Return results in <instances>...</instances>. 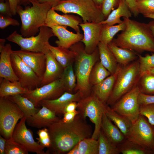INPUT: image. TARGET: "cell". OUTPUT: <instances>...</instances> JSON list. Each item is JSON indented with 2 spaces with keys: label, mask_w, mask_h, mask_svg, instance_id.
<instances>
[{
  "label": "cell",
  "mask_w": 154,
  "mask_h": 154,
  "mask_svg": "<svg viewBox=\"0 0 154 154\" xmlns=\"http://www.w3.org/2000/svg\"><path fill=\"white\" fill-rule=\"evenodd\" d=\"M47 128L51 141L48 154H67L81 141L91 137L93 132L79 114L71 122L65 123L60 119Z\"/></svg>",
  "instance_id": "obj_1"
},
{
  "label": "cell",
  "mask_w": 154,
  "mask_h": 154,
  "mask_svg": "<svg viewBox=\"0 0 154 154\" xmlns=\"http://www.w3.org/2000/svg\"><path fill=\"white\" fill-rule=\"evenodd\" d=\"M123 18L125 28L112 41L119 47L138 52H154V37L148 24Z\"/></svg>",
  "instance_id": "obj_2"
},
{
  "label": "cell",
  "mask_w": 154,
  "mask_h": 154,
  "mask_svg": "<svg viewBox=\"0 0 154 154\" xmlns=\"http://www.w3.org/2000/svg\"><path fill=\"white\" fill-rule=\"evenodd\" d=\"M69 49L74 55V69L76 84L74 91L78 92L82 98H83L92 93L89 76L93 66L100 59L98 48L97 47L92 53L88 54L85 50L84 44L80 41L73 45Z\"/></svg>",
  "instance_id": "obj_3"
},
{
  "label": "cell",
  "mask_w": 154,
  "mask_h": 154,
  "mask_svg": "<svg viewBox=\"0 0 154 154\" xmlns=\"http://www.w3.org/2000/svg\"><path fill=\"white\" fill-rule=\"evenodd\" d=\"M32 6H27L24 9L19 5L17 13L19 16L21 22L20 31L25 37L34 36L44 26L48 11L52 8V4L34 1Z\"/></svg>",
  "instance_id": "obj_4"
},
{
  "label": "cell",
  "mask_w": 154,
  "mask_h": 154,
  "mask_svg": "<svg viewBox=\"0 0 154 154\" xmlns=\"http://www.w3.org/2000/svg\"><path fill=\"white\" fill-rule=\"evenodd\" d=\"M141 77L138 60L126 65H120L110 96L106 103L113 105L136 86Z\"/></svg>",
  "instance_id": "obj_5"
},
{
  "label": "cell",
  "mask_w": 154,
  "mask_h": 154,
  "mask_svg": "<svg viewBox=\"0 0 154 154\" xmlns=\"http://www.w3.org/2000/svg\"><path fill=\"white\" fill-rule=\"evenodd\" d=\"M52 8L64 14H77L82 18L83 23H100L105 20L101 8L92 0H63Z\"/></svg>",
  "instance_id": "obj_6"
},
{
  "label": "cell",
  "mask_w": 154,
  "mask_h": 154,
  "mask_svg": "<svg viewBox=\"0 0 154 154\" xmlns=\"http://www.w3.org/2000/svg\"><path fill=\"white\" fill-rule=\"evenodd\" d=\"M39 32L36 36L25 37L15 31L6 39L18 45L21 50L46 54L49 50V39L54 35L51 29L45 26L41 27Z\"/></svg>",
  "instance_id": "obj_7"
},
{
  "label": "cell",
  "mask_w": 154,
  "mask_h": 154,
  "mask_svg": "<svg viewBox=\"0 0 154 154\" xmlns=\"http://www.w3.org/2000/svg\"><path fill=\"white\" fill-rule=\"evenodd\" d=\"M77 109L79 114L86 119L88 117L94 125V129L91 137L97 140L101 129L103 114L106 104L100 100L92 92L89 96L81 98L77 102Z\"/></svg>",
  "instance_id": "obj_8"
},
{
  "label": "cell",
  "mask_w": 154,
  "mask_h": 154,
  "mask_svg": "<svg viewBox=\"0 0 154 154\" xmlns=\"http://www.w3.org/2000/svg\"><path fill=\"white\" fill-rule=\"evenodd\" d=\"M24 117L17 105L7 97L0 98V133L7 140L12 138L18 121Z\"/></svg>",
  "instance_id": "obj_9"
},
{
  "label": "cell",
  "mask_w": 154,
  "mask_h": 154,
  "mask_svg": "<svg viewBox=\"0 0 154 154\" xmlns=\"http://www.w3.org/2000/svg\"><path fill=\"white\" fill-rule=\"evenodd\" d=\"M126 139L154 153V126L143 116L132 123Z\"/></svg>",
  "instance_id": "obj_10"
},
{
  "label": "cell",
  "mask_w": 154,
  "mask_h": 154,
  "mask_svg": "<svg viewBox=\"0 0 154 154\" xmlns=\"http://www.w3.org/2000/svg\"><path fill=\"white\" fill-rule=\"evenodd\" d=\"M140 92L139 86H136L123 96L111 108L118 113L127 117L132 123L134 122L140 115V106L137 98Z\"/></svg>",
  "instance_id": "obj_11"
},
{
  "label": "cell",
  "mask_w": 154,
  "mask_h": 154,
  "mask_svg": "<svg viewBox=\"0 0 154 154\" xmlns=\"http://www.w3.org/2000/svg\"><path fill=\"white\" fill-rule=\"evenodd\" d=\"M11 58L13 71L22 87L32 90L40 86L42 79L19 56L12 52Z\"/></svg>",
  "instance_id": "obj_12"
},
{
  "label": "cell",
  "mask_w": 154,
  "mask_h": 154,
  "mask_svg": "<svg viewBox=\"0 0 154 154\" xmlns=\"http://www.w3.org/2000/svg\"><path fill=\"white\" fill-rule=\"evenodd\" d=\"M65 91L64 85L60 78L34 90H28L26 93L22 95L29 99L37 107L39 105L41 100L56 99Z\"/></svg>",
  "instance_id": "obj_13"
},
{
  "label": "cell",
  "mask_w": 154,
  "mask_h": 154,
  "mask_svg": "<svg viewBox=\"0 0 154 154\" xmlns=\"http://www.w3.org/2000/svg\"><path fill=\"white\" fill-rule=\"evenodd\" d=\"M26 118L24 117L17 124L12 138L23 146L29 152L37 154H47L44 150L45 147L35 141L32 132L26 126Z\"/></svg>",
  "instance_id": "obj_14"
},
{
  "label": "cell",
  "mask_w": 154,
  "mask_h": 154,
  "mask_svg": "<svg viewBox=\"0 0 154 154\" xmlns=\"http://www.w3.org/2000/svg\"><path fill=\"white\" fill-rule=\"evenodd\" d=\"M84 32L81 40L84 46L85 50L88 54L92 53L100 42L103 25L99 23H82L79 25Z\"/></svg>",
  "instance_id": "obj_15"
},
{
  "label": "cell",
  "mask_w": 154,
  "mask_h": 154,
  "mask_svg": "<svg viewBox=\"0 0 154 154\" xmlns=\"http://www.w3.org/2000/svg\"><path fill=\"white\" fill-rule=\"evenodd\" d=\"M12 52L19 56L23 61L31 68L42 80L44 73L46 63V54L20 50H12Z\"/></svg>",
  "instance_id": "obj_16"
},
{
  "label": "cell",
  "mask_w": 154,
  "mask_h": 154,
  "mask_svg": "<svg viewBox=\"0 0 154 154\" xmlns=\"http://www.w3.org/2000/svg\"><path fill=\"white\" fill-rule=\"evenodd\" d=\"M83 23L82 18L78 16L65 14L60 15L51 9L48 11L44 26L50 27L55 25L70 27L76 33H80L79 25Z\"/></svg>",
  "instance_id": "obj_17"
},
{
  "label": "cell",
  "mask_w": 154,
  "mask_h": 154,
  "mask_svg": "<svg viewBox=\"0 0 154 154\" xmlns=\"http://www.w3.org/2000/svg\"><path fill=\"white\" fill-rule=\"evenodd\" d=\"M81 98V95L78 92L73 93L65 91L56 99L41 100L39 105L48 108L54 112L56 115H63L65 108L69 103L74 101L78 102Z\"/></svg>",
  "instance_id": "obj_18"
},
{
  "label": "cell",
  "mask_w": 154,
  "mask_h": 154,
  "mask_svg": "<svg viewBox=\"0 0 154 154\" xmlns=\"http://www.w3.org/2000/svg\"><path fill=\"white\" fill-rule=\"evenodd\" d=\"M67 26L55 25L50 28L54 35L56 36L58 40L55 41L57 46L67 48H70L75 43L81 41L84 35L80 33H73L67 29Z\"/></svg>",
  "instance_id": "obj_19"
},
{
  "label": "cell",
  "mask_w": 154,
  "mask_h": 154,
  "mask_svg": "<svg viewBox=\"0 0 154 154\" xmlns=\"http://www.w3.org/2000/svg\"><path fill=\"white\" fill-rule=\"evenodd\" d=\"M42 106L34 115L26 118V122L29 126L38 129L47 128L60 119L54 112Z\"/></svg>",
  "instance_id": "obj_20"
},
{
  "label": "cell",
  "mask_w": 154,
  "mask_h": 154,
  "mask_svg": "<svg viewBox=\"0 0 154 154\" xmlns=\"http://www.w3.org/2000/svg\"><path fill=\"white\" fill-rule=\"evenodd\" d=\"M45 54L46 57V68L40 86L60 78L64 69L56 60L50 50Z\"/></svg>",
  "instance_id": "obj_21"
},
{
  "label": "cell",
  "mask_w": 154,
  "mask_h": 154,
  "mask_svg": "<svg viewBox=\"0 0 154 154\" xmlns=\"http://www.w3.org/2000/svg\"><path fill=\"white\" fill-rule=\"evenodd\" d=\"M12 50L11 44L7 43L0 52V77L13 82L19 80L13 71L11 62V56Z\"/></svg>",
  "instance_id": "obj_22"
},
{
  "label": "cell",
  "mask_w": 154,
  "mask_h": 154,
  "mask_svg": "<svg viewBox=\"0 0 154 154\" xmlns=\"http://www.w3.org/2000/svg\"><path fill=\"white\" fill-rule=\"evenodd\" d=\"M116 73L111 74L100 83L92 86V92L100 100L106 104L112 92L120 67Z\"/></svg>",
  "instance_id": "obj_23"
},
{
  "label": "cell",
  "mask_w": 154,
  "mask_h": 154,
  "mask_svg": "<svg viewBox=\"0 0 154 154\" xmlns=\"http://www.w3.org/2000/svg\"><path fill=\"white\" fill-rule=\"evenodd\" d=\"M101 129L108 139L118 147L127 139L121 130L112 123L105 113L102 118Z\"/></svg>",
  "instance_id": "obj_24"
},
{
  "label": "cell",
  "mask_w": 154,
  "mask_h": 154,
  "mask_svg": "<svg viewBox=\"0 0 154 154\" xmlns=\"http://www.w3.org/2000/svg\"><path fill=\"white\" fill-rule=\"evenodd\" d=\"M132 14L126 1L121 0L118 7L113 10L106 19L99 23L109 26L119 24L123 21L121 17L130 18Z\"/></svg>",
  "instance_id": "obj_25"
},
{
  "label": "cell",
  "mask_w": 154,
  "mask_h": 154,
  "mask_svg": "<svg viewBox=\"0 0 154 154\" xmlns=\"http://www.w3.org/2000/svg\"><path fill=\"white\" fill-rule=\"evenodd\" d=\"M98 48L101 62L111 74H114L117 71L119 65L108 45L100 42Z\"/></svg>",
  "instance_id": "obj_26"
},
{
  "label": "cell",
  "mask_w": 154,
  "mask_h": 154,
  "mask_svg": "<svg viewBox=\"0 0 154 154\" xmlns=\"http://www.w3.org/2000/svg\"><path fill=\"white\" fill-rule=\"evenodd\" d=\"M107 45L117 63L121 66L129 64L138 57L137 54L134 51L119 47L112 41Z\"/></svg>",
  "instance_id": "obj_27"
},
{
  "label": "cell",
  "mask_w": 154,
  "mask_h": 154,
  "mask_svg": "<svg viewBox=\"0 0 154 154\" xmlns=\"http://www.w3.org/2000/svg\"><path fill=\"white\" fill-rule=\"evenodd\" d=\"M106 115L119 129L126 138L132 125V122L126 117L118 113L106 104L105 112Z\"/></svg>",
  "instance_id": "obj_28"
},
{
  "label": "cell",
  "mask_w": 154,
  "mask_h": 154,
  "mask_svg": "<svg viewBox=\"0 0 154 154\" xmlns=\"http://www.w3.org/2000/svg\"><path fill=\"white\" fill-rule=\"evenodd\" d=\"M48 47L56 60L64 69L74 63V54L70 49L58 46H53L50 44Z\"/></svg>",
  "instance_id": "obj_29"
},
{
  "label": "cell",
  "mask_w": 154,
  "mask_h": 154,
  "mask_svg": "<svg viewBox=\"0 0 154 154\" xmlns=\"http://www.w3.org/2000/svg\"><path fill=\"white\" fill-rule=\"evenodd\" d=\"M7 97L17 105L23 112L24 117L26 118L33 115L39 110L31 101L21 94L10 96Z\"/></svg>",
  "instance_id": "obj_30"
},
{
  "label": "cell",
  "mask_w": 154,
  "mask_h": 154,
  "mask_svg": "<svg viewBox=\"0 0 154 154\" xmlns=\"http://www.w3.org/2000/svg\"><path fill=\"white\" fill-rule=\"evenodd\" d=\"M0 80V97L25 94L28 90L23 88L19 81L12 82L3 78Z\"/></svg>",
  "instance_id": "obj_31"
},
{
  "label": "cell",
  "mask_w": 154,
  "mask_h": 154,
  "mask_svg": "<svg viewBox=\"0 0 154 154\" xmlns=\"http://www.w3.org/2000/svg\"><path fill=\"white\" fill-rule=\"evenodd\" d=\"M111 74L98 61L94 64L91 71L89 81L92 86L102 81Z\"/></svg>",
  "instance_id": "obj_32"
},
{
  "label": "cell",
  "mask_w": 154,
  "mask_h": 154,
  "mask_svg": "<svg viewBox=\"0 0 154 154\" xmlns=\"http://www.w3.org/2000/svg\"><path fill=\"white\" fill-rule=\"evenodd\" d=\"M125 27L126 24L124 20L121 23L116 25H103L100 42L108 44L112 40L114 37L117 33L124 31Z\"/></svg>",
  "instance_id": "obj_33"
},
{
  "label": "cell",
  "mask_w": 154,
  "mask_h": 154,
  "mask_svg": "<svg viewBox=\"0 0 154 154\" xmlns=\"http://www.w3.org/2000/svg\"><path fill=\"white\" fill-rule=\"evenodd\" d=\"M65 88L66 92L73 93L76 86V79L73 64L65 68L60 78Z\"/></svg>",
  "instance_id": "obj_34"
},
{
  "label": "cell",
  "mask_w": 154,
  "mask_h": 154,
  "mask_svg": "<svg viewBox=\"0 0 154 154\" xmlns=\"http://www.w3.org/2000/svg\"><path fill=\"white\" fill-rule=\"evenodd\" d=\"M98 140V154H117L119 153L118 147L108 139L101 129Z\"/></svg>",
  "instance_id": "obj_35"
},
{
  "label": "cell",
  "mask_w": 154,
  "mask_h": 154,
  "mask_svg": "<svg viewBox=\"0 0 154 154\" xmlns=\"http://www.w3.org/2000/svg\"><path fill=\"white\" fill-rule=\"evenodd\" d=\"M79 154H98V142L92 137L85 138L78 144Z\"/></svg>",
  "instance_id": "obj_36"
},
{
  "label": "cell",
  "mask_w": 154,
  "mask_h": 154,
  "mask_svg": "<svg viewBox=\"0 0 154 154\" xmlns=\"http://www.w3.org/2000/svg\"><path fill=\"white\" fill-rule=\"evenodd\" d=\"M119 152L123 154H151L154 153L126 140L118 147Z\"/></svg>",
  "instance_id": "obj_37"
},
{
  "label": "cell",
  "mask_w": 154,
  "mask_h": 154,
  "mask_svg": "<svg viewBox=\"0 0 154 154\" xmlns=\"http://www.w3.org/2000/svg\"><path fill=\"white\" fill-rule=\"evenodd\" d=\"M141 92L149 95H154V75L144 74L140 78Z\"/></svg>",
  "instance_id": "obj_38"
},
{
  "label": "cell",
  "mask_w": 154,
  "mask_h": 154,
  "mask_svg": "<svg viewBox=\"0 0 154 154\" xmlns=\"http://www.w3.org/2000/svg\"><path fill=\"white\" fill-rule=\"evenodd\" d=\"M29 152L25 147L12 138L7 140L5 149V154H28Z\"/></svg>",
  "instance_id": "obj_39"
},
{
  "label": "cell",
  "mask_w": 154,
  "mask_h": 154,
  "mask_svg": "<svg viewBox=\"0 0 154 154\" xmlns=\"http://www.w3.org/2000/svg\"><path fill=\"white\" fill-rule=\"evenodd\" d=\"M136 5L139 14H154V0H136Z\"/></svg>",
  "instance_id": "obj_40"
},
{
  "label": "cell",
  "mask_w": 154,
  "mask_h": 154,
  "mask_svg": "<svg viewBox=\"0 0 154 154\" xmlns=\"http://www.w3.org/2000/svg\"><path fill=\"white\" fill-rule=\"evenodd\" d=\"M139 63L141 77L147 69L154 67V53L151 55L147 54L143 56L137 54Z\"/></svg>",
  "instance_id": "obj_41"
},
{
  "label": "cell",
  "mask_w": 154,
  "mask_h": 154,
  "mask_svg": "<svg viewBox=\"0 0 154 154\" xmlns=\"http://www.w3.org/2000/svg\"><path fill=\"white\" fill-rule=\"evenodd\" d=\"M121 0H104L101 9L105 19L111 12L119 6Z\"/></svg>",
  "instance_id": "obj_42"
},
{
  "label": "cell",
  "mask_w": 154,
  "mask_h": 154,
  "mask_svg": "<svg viewBox=\"0 0 154 154\" xmlns=\"http://www.w3.org/2000/svg\"><path fill=\"white\" fill-rule=\"evenodd\" d=\"M140 113L146 117L149 123L154 126V104L140 106Z\"/></svg>",
  "instance_id": "obj_43"
},
{
  "label": "cell",
  "mask_w": 154,
  "mask_h": 154,
  "mask_svg": "<svg viewBox=\"0 0 154 154\" xmlns=\"http://www.w3.org/2000/svg\"><path fill=\"white\" fill-rule=\"evenodd\" d=\"M20 25L19 21L11 17L0 14V28L3 29L9 25L18 26Z\"/></svg>",
  "instance_id": "obj_44"
},
{
  "label": "cell",
  "mask_w": 154,
  "mask_h": 154,
  "mask_svg": "<svg viewBox=\"0 0 154 154\" xmlns=\"http://www.w3.org/2000/svg\"><path fill=\"white\" fill-rule=\"evenodd\" d=\"M138 102L140 106L154 104V95H149L140 92L138 97Z\"/></svg>",
  "instance_id": "obj_45"
},
{
  "label": "cell",
  "mask_w": 154,
  "mask_h": 154,
  "mask_svg": "<svg viewBox=\"0 0 154 154\" xmlns=\"http://www.w3.org/2000/svg\"><path fill=\"white\" fill-rule=\"evenodd\" d=\"M0 13L1 14L11 17L12 14L8 0H0Z\"/></svg>",
  "instance_id": "obj_46"
},
{
  "label": "cell",
  "mask_w": 154,
  "mask_h": 154,
  "mask_svg": "<svg viewBox=\"0 0 154 154\" xmlns=\"http://www.w3.org/2000/svg\"><path fill=\"white\" fill-rule=\"evenodd\" d=\"M79 114L78 110L70 112H65L63 114V117L62 119V121L65 123H68L72 121L76 116Z\"/></svg>",
  "instance_id": "obj_47"
},
{
  "label": "cell",
  "mask_w": 154,
  "mask_h": 154,
  "mask_svg": "<svg viewBox=\"0 0 154 154\" xmlns=\"http://www.w3.org/2000/svg\"><path fill=\"white\" fill-rule=\"evenodd\" d=\"M129 9L134 16L136 17L139 14L136 5V0H125Z\"/></svg>",
  "instance_id": "obj_48"
},
{
  "label": "cell",
  "mask_w": 154,
  "mask_h": 154,
  "mask_svg": "<svg viewBox=\"0 0 154 154\" xmlns=\"http://www.w3.org/2000/svg\"><path fill=\"white\" fill-rule=\"evenodd\" d=\"M36 139L37 140V142L41 146L48 149L50 147L51 141L50 136L45 138L41 139L38 137Z\"/></svg>",
  "instance_id": "obj_49"
},
{
  "label": "cell",
  "mask_w": 154,
  "mask_h": 154,
  "mask_svg": "<svg viewBox=\"0 0 154 154\" xmlns=\"http://www.w3.org/2000/svg\"><path fill=\"white\" fill-rule=\"evenodd\" d=\"M13 15H15L17 13V9L18 6L19 5L20 0H8Z\"/></svg>",
  "instance_id": "obj_50"
},
{
  "label": "cell",
  "mask_w": 154,
  "mask_h": 154,
  "mask_svg": "<svg viewBox=\"0 0 154 154\" xmlns=\"http://www.w3.org/2000/svg\"><path fill=\"white\" fill-rule=\"evenodd\" d=\"M77 106L78 103L77 102H71L69 103L65 107L64 110V113L73 112L76 110Z\"/></svg>",
  "instance_id": "obj_51"
},
{
  "label": "cell",
  "mask_w": 154,
  "mask_h": 154,
  "mask_svg": "<svg viewBox=\"0 0 154 154\" xmlns=\"http://www.w3.org/2000/svg\"><path fill=\"white\" fill-rule=\"evenodd\" d=\"M37 133L39 138L43 139L50 136L47 128H44L38 131Z\"/></svg>",
  "instance_id": "obj_52"
},
{
  "label": "cell",
  "mask_w": 154,
  "mask_h": 154,
  "mask_svg": "<svg viewBox=\"0 0 154 154\" xmlns=\"http://www.w3.org/2000/svg\"><path fill=\"white\" fill-rule=\"evenodd\" d=\"M7 139L0 135V154H5V149Z\"/></svg>",
  "instance_id": "obj_53"
},
{
  "label": "cell",
  "mask_w": 154,
  "mask_h": 154,
  "mask_svg": "<svg viewBox=\"0 0 154 154\" xmlns=\"http://www.w3.org/2000/svg\"><path fill=\"white\" fill-rule=\"evenodd\" d=\"M63 0H39L40 3H48L52 4V7L55 5L58 2Z\"/></svg>",
  "instance_id": "obj_54"
},
{
  "label": "cell",
  "mask_w": 154,
  "mask_h": 154,
  "mask_svg": "<svg viewBox=\"0 0 154 154\" xmlns=\"http://www.w3.org/2000/svg\"><path fill=\"white\" fill-rule=\"evenodd\" d=\"M67 154H79L78 144L67 153Z\"/></svg>",
  "instance_id": "obj_55"
},
{
  "label": "cell",
  "mask_w": 154,
  "mask_h": 154,
  "mask_svg": "<svg viewBox=\"0 0 154 154\" xmlns=\"http://www.w3.org/2000/svg\"><path fill=\"white\" fill-rule=\"evenodd\" d=\"M39 0H20L19 5L27 6L34 1H38Z\"/></svg>",
  "instance_id": "obj_56"
},
{
  "label": "cell",
  "mask_w": 154,
  "mask_h": 154,
  "mask_svg": "<svg viewBox=\"0 0 154 154\" xmlns=\"http://www.w3.org/2000/svg\"><path fill=\"white\" fill-rule=\"evenodd\" d=\"M148 24L154 37V20L150 21Z\"/></svg>",
  "instance_id": "obj_57"
},
{
  "label": "cell",
  "mask_w": 154,
  "mask_h": 154,
  "mask_svg": "<svg viewBox=\"0 0 154 154\" xmlns=\"http://www.w3.org/2000/svg\"><path fill=\"white\" fill-rule=\"evenodd\" d=\"M144 74H147L154 75V67L151 68L147 69L144 72L142 75Z\"/></svg>",
  "instance_id": "obj_58"
},
{
  "label": "cell",
  "mask_w": 154,
  "mask_h": 154,
  "mask_svg": "<svg viewBox=\"0 0 154 154\" xmlns=\"http://www.w3.org/2000/svg\"><path fill=\"white\" fill-rule=\"evenodd\" d=\"M6 40L5 39L0 38V52L5 47V45Z\"/></svg>",
  "instance_id": "obj_59"
},
{
  "label": "cell",
  "mask_w": 154,
  "mask_h": 154,
  "mask_svg": "<svg viewBox=\"0 0 154 154\" xmlns=\"http://www.w3.org/2000/svg\"><path fill=\"white\" fill-rule=\"evenodd\" d=\"M98 6L101 8L104 0H92Z\"/></svg>",
  "instance_id": "obj_60"
},
{
  "label": "cell",
  "mask_w": 154,
  "mask_h": 154,
  "mask_svg": "<svg viewBox=\"0 0 154 154\" xmlns=\"http://www.w3.org/2000/svg\"><path fill=\"white\" fill-rule=\"evenodd\" d=\"M144 17L151 18L154 20V14H147L143 15Z\"/></svg>",
  "instance_id": "obj_61"
},
{
  "label": "cell",
  "mask_w": 154,
  "mask_h": 154,
  "mask_svg": "<svg viewBox=\"0 0 154 154\" xmlns=\"http://www.w3.org/2000/svg\"></svg>",
  "instance_id": "obj_62"
}]
</instances>
